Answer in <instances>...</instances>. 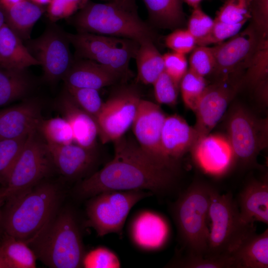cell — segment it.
<instances>
[{
	"label": "cell",
	"mask_w": 268,
	"mask_h": 268,
	"mask_svg": "<svg viewBox=\"0 0 268 268\" xmlns=\"http://www.w3.org/2000/svg\"><path fill=\"white\" fill-rule=\"evenodd\" d=\"M113 158L101 169L86 177L77 185L80 199L106 191L144 190L164 195L174 191L177 164L159 159L144 151L124 135L114 141Z\"/></svg>",
	"instance_id": "cell-1"
},
{
	"label": "cell",
	"mask_w": 268,
	"mask_h": 268,
	"mask_svg": "<svg viewBox=\"0 0 268 268\" xmlns=\"http://www.w3.org/2000/svg\"><path fill=\"white\" fill-rule=\"evenodd\" d=\"M60 197L55 185L46 183L7 198L0 223L5 234L27 243L57 213Z\"/></svg>",
	"instance_id": "cell-2"
},
{
	"label": "cell",
	"mask_w": 268,
	"mask_h": 268,
	"mask_svg": "<svg viewBox=\"0 0 268 268\" xmlns=\"http://www.w3.org/2000/svg\"><path fill=\"white\" fill-rule=\"evenodd\" d=\"M135 0H110L106 3L88 2L73 18L79 32L123 38L139 44L154 42L155 34L139 17Z\"/></svg>",
	"instance_id": "cell-3"
},
{
	"label": "cell",
	"mask_w": 268,
	"mask_h": 268,
	"mask_svg": "<svg viewBox=\"0 0 268 268\" xmlns=\"http://www.w3.org/2000/svg\"><path fill=\"white\" fill-rule=\"evenodd\" d=\"M27 243L37 259L49 268L82 267L85 253L82 233L76 217L69 210L57 212Z\"/></svg>",
	"instance_id": "cell-4"
},
{
	"label": "cell",
	"mask_w": 268,
	"mask_h": 268,
	"mask_svg": "<svg viewBox=\"0 0 268 268\" xmlns=\"http://www.w3.org/2000/svg\"><path fill=\"white\" fill-rule=\"evenodd\" d=\"M212 187L201 181L194 182L179 196L171 206L179 240L186 254L205 255Z\"/></svg>",
	"instance_id": "cell-5"
},
{
	"label": "cell",
	"mask_w": 268,
	"mask_h": 268,
	"mask_svg": "<svg viewBox=\"0 0 268 268\" xmlns=\"http://www.w3.org/2000/svg\"><path fill=\"white\" fill-rule=\"evenodd\" d=\"M208 216L211 224L205 257L230 255L244 241L256 233L254 224L242 220L232 195L221 194L213 187Z\"/></svg>",
	"instance_id": "cell-6"
},
{
	"label": "cell",
	"mask_w": 268,
	"mask_h": 268,
	"mask_svg": "<svg viewBox=\"0 0 268 268\" xmlns=\"http://www.w3.org/2000/svg\"><path fill=\"white\" fill-rule=\"evenodd\" d=\"M66 35L80 58L98 63L119 78L131 75L129 66L139 46L137 42L87 32L66 33Z\"/></svg>",
	"instance_id": "cell-7"
},
{
	"label": "cell",
	"mask_w": 268,
	"mask_h": 268,
	"mask_svg": "<svg viewBox=\"0 0 268 268\" xmlns=\"http://www.w3.org/2000/svg\"><path fill=\"white\" fill-rule=\"evenodd\" d=\"M227 118L226 135L236 161L244 167H259L257 156L268 146V119L259 118L238 104L231 108Z\"/></svg>",
	"instance_id": "cell-8"
},
{
	"label": "cell",
	"mask_w": 268,
	"mask_h": 268,
	"mask_svg": "<svg viewBox=\"0 0 268 268\" xmlns=\"http://www.w3.org/2000/svg\"><path fill=\"white\" fill-rule=\"evenodd\" d=\"M151 194L139 190L101 192L89 198L86 207V224L100 237L113 233L121 234L131 209Z\"/></svg>",
	"instance_id": "cell-9"
},
{
	"label": "cell",
	"mask_w": 268,
	"mask_h": 268,
	"mask_svg": "<svg viewBox=\"0 0 268 268\" xmlns=\"http://www.w3.org/2000/svg\"><path fill=\"white\" fill-rule=\"evenodd\" d=\"M38 129L27 136L4 188L5 200L36 185L53 165L47 144L38 135Z\"/></svg>",
	"instance_id": "cell-10"
},
{
	"label": "cell",
	"mask_w": 268,
	"mask_h": 268,
	"mask_svg": "<svg viewBox=\"0 0 268 268\" xmlns=\"http://www.w3.org/2000/svg\"><path fill=\"white\" fill-rule=\"evenodd\" d=\"M27 42L25 46L42 66L46 80L54 82L64 77L73 61L66 32L50 25L39 37Z\"/></svg>",
	"instance_id": "cell-11"
},
{
	"label": "cell",
	"mask_w": 268,
	"mask_h": 268,
	"mask_svg": "<svg viewBox=\"0 0 268 268\" xmlns=\"http://www.w3.org/2000/svg\"><path fill=\"white\" fill-rule=\"evenodd\" d=\"M140 100L137 90L125 88L103 102L96 120L102 143L114 141L124 135L132 125Z\"/></svg>",
	"instance_id": "cell-12"
},
{
	"label": "cell",
	"mask_w": 268,
	"mask_h": 268,
	"mask_svg": "<svg viewBox=\"0 0 268 268\" xmlns=\"http://www.w3.org/2000/svg\"><path fill=\"white\" fill-rule=\"evenodd\" d=\"M229 78H220L204 90L195 112L196 122L194 127L199 138L210 134L236 94L239 84H231Z\"/></svg>",
	"instance_id": "cell-13"
},
{
	"label": "cell",
	"mask_w": 268,
	"mask_h": 268,
	"mask_svg": "<svg viewBox=\"0 0 268 268\" xmlns=\"http://www.w3.org/2000/svg\"><path fill=\"white\" fill-rule=\"evenodd\" d=\"M166 117L158 104L141 99L132 125L133 131L144 151L161 160L178 164L167 157L162 149L161 134Z\"/></svg>",
	"instance_id": "cell-14"
},
{
	"label": "cell",
	"mask_w": 268,
	"mask_h": 268,
	"mask_svg": "<svg viewBox=\"0 0 268 268\" xmlns=\"http://www.w3.org/2000/svg\"><path fill=\"white\" fill-rule=\"evenodd\" d=\"M191 151L199 167L210 175H223L236 161L227 135L221 134H209L200 137Z\"/></svg>",
	"instance_id": "cell-15"
},
{
	"label": "cell",
	"mask_w": 268,
	"mask_h": 268,
	"mask_svg": "<svg viewBox=\"0 0 268 268\" xmlns=\"http://www.w3.org/2000/svg\"><path fill=\"white\" fill-rule=\"evenodd\" d=\"M258 42L256 30L250 27L211 47L215 60L213 71L220 75V78L229 77L243 62L245 64Z\"/></svg>",
	"instance_id": "cell-16"
},
{
	"label": "cell",
	"mask_w": 268,
	"mask_h": 268,
	"mask_svg": "<svg viewBox=\"0 0 268 268\" xmlns=\"http://www.w3.org/2000/svg\"><path fill=\"white\" fill-rule=\"evenodd\" d=\"M130 238L138 249L145 252L160 250L170 236V228L166 219L160 214L149 210L136 213L129 227Z\"/></svg>",
	"instance_id": "cell-17"
},
{
	"label": "cell",
	"mask_w": 268,
	"mask_h": 268,
	"mask_svg": "<svg viewBox=\"0 0 268 268\" xmlns=\"http://www.w3.org/2000/svg\"><path fill=\"white\" fill-rule=\"evenodd\" d=\"M40 107L33 100L0 110V140L27 136L38 129Z\"/></svg>",
	"instance_id": "cell-18"
},
{
	"label": "cell",
	"mask_w": 268,
	"mask_h": 268,
	"mask_svg": "<svg viewBox=\"0 0 268 268\" xmlns=\"http://www.w3.org/2000/svg\"><path fill=\"white\" fill-rule=\"evenodd\" d=\"M47 145L53 165L62 174L69 178L85 176L92 169L97 160L94 149H87L72 143Z\"/></svg>",
	"instance_id": "cell-19"
},
{
	"label": "cell",
	"mask_w": 268,
	"mask_h": 268,
	"mask_svg": "<svg viewBox=\"0 0 268 268\" xmlns=\"http://www.w3.org/2000/svg\"><path fill=\"white\" fill-rule=\"evenodd\" d=\"M194 127L177 115L166 116L162 129L161 144L165 155L177 161L191 151L199 139Z\"/></svg>",
	"instance_id": "cell-20"
},
{
	"label": "cell",
	"mask_w": 268,
	"mask_h": 268,
	"mask_svg": "<svg viewBox=\"0 0 268 268\" xmlns=\"http://www.w3.org/2000/svg\"><path fill=\"white\" fill-rule=\"evenodd\" d=\"M59 106L71 126L74 142L84 148L94 149L98 135L95 120L75 103L66 89L60 99Z\"/></svg>",
	"instance_id": "cell-21"
},
{
	"label": "cell",
	"mask_w": 268,
	"mask_h": 268,
	"mask_svg": "<svg viewBox=\"0 0 268 268\" xmlns=\"http://www.w3.org/2000/svg\"><path fill=\"white\" fill-rule=\"evenodd\" d=\"M119 79L105 67L85 59L73 61L63 78L66 86L97 90L113 84Z\"/></svg>",
	"instance_id": "cell-22"
},
{
	"label": "cell",
	"mask_w": 268,
	"mask_h": 268,
	"mask_svg": "<svg viewBox=\"0 0 268 268\" xmlns=\"http://www.w3.org/2000/svg\"><path fill=\"white\" fill-rule=\"evenodd\" d=\"M240 216L247 223H268V178L254 179L246 184L237 202Z\"/></svg>",
	"instance_id": "cell-23"
},
{
	"label": "cell",
	"mask_w": 268,
	"mask_h": 268,
	"mask_svg": "<svg viewBox=\"0 0 268 268\" xmlns=\"http://www.w3.org/2000/svg\"><path fill=\"white\" fill-rule=\"evenodd\" d=\"M40 66L22 40L4 23L0 29V66L15 69H26Z\"/></svg>",
	"instance_id": "cell-24"
},
{
	"label": "cell",
	"mask_w": 268,
	"mask_h": 268,
	"mask_svg": "<svg viewBox=\"0 0 268 268\" xmlns=\"http://www.w3.org/2000/svg\"><path fill=\"white\" fill-rule=\"evenodd\" d=\"M230 256L234 268H268V229L250 236Z\"/></svg>",
	"instance_id": "cell-25"
},
{
	"label": "cell",
	"mask_w": 268,
	"mask_h": 268,
	"mask_svg": "<svg viewBox=\"0 0 268 268\" xmlns=\"http://www.w3.org/2000/svg\"><path fill=\"white\" fill-rule=\"evenodd\" d=\"M44 12L40 5L24 0L5 9V23L22 40H28L34 25Z\"/></svg>",
	"instance_id": "cell-26"
},
{
	"label": "cell",
	"mask_w": 268,
	"mask_h": 268,
	"mask_svg": "<svg viewBox=\"0 0 268 268\" xmlns=\"http://www.w3.org/2000/svg\"><path fill=\"white\" fill-rule=\"evenodd\" d=\"M134 58L137 79L145 84H152L164 70L163 55L152 41L140 43Z\"/></svg>",
	"instance_id": "cell-27"
},
{
	"label": "cell",
	"mask_w": 268,
	"mask_h": 268,
	"mask_svg": "<svg viewBox=\"0 0 268 268\" xmlns=\"http://www.w3.org/2000/svg\"><path fill=\"white\" fill-rule=\"evenodd\" d=\"M31 85L26 69H10L0 66V107L24 96Z\"/></svg>",
	"instance_id": "cell-28"
},
{
	"label": "cell",
	"mask_w": 268,
	"mask_h": 268,
	"mask_svg": "<svg viewBox=\"0 0 268 268\" xmlns=\"http://www.w3.org/2000/svg\"><path fill=\"white\" fill-rule=\"evenodd\" d=\"M150 20L159 26L174 28L184 19L183 0H142Z\"/></svg>",
	"instance_id": "cell-29"
},
{
	"label": "cell",
	"mask_w": 268,
	"mask_h": 268,
	"mask_svg": "<svg viewBox=\"0 0 268 268\" xmlns=\"http://www.w3.org/2000/svg\"><path fill=\"white\" fill-rule=\"evenodd\" d=\"M0 251L7 268H34L36 256L28 244L5 234Z\"/></svg>",
	"instance_id": "cell-30"
},
{
	"label": "cell",
	"mask_w": 268,
	"mask_h": 268,
	"mask_svg": "<svg viewBox=\"0 0 268 268\" xmlns=\"http://www.w3.org/2000/svg\"><path fill=\"white\" fill-rule=\"evenodd\" d=\"M247 71L246 81L255 88L268 81V37H261L250 56L246 61Z\"/></svg>",
	"instance_id": "cell-31"
},
{
	"label": "cell",
	"mask_w": 268,
	"mask_h": 268,
	"mask_svg": "<svg viewBox=\"0 0 268 268\" xmlns=\"http://www.w3.org/2000/svg\"><path fill=\"white\" fill-rule=\"evenodd\" d=\"M38 130L49 144L64 145L74 142L71 126L64 117H57L44 120L42 119Z\"/></svg>",
	"instance_id": "cell-32"
},
{
	"label": "cell",
	"mask_w": 268,
	"mask_h": 268,
	"mask_svg": "<svg viewBox=\"0 0 268 268\" xmlns=\"http://www.w3.org/2000/svg\"><path fill=\"white\" fill-rule=\"evenodd\" d=\"M27 136L0 140V184L2 187H5L7 184Z\"/></svg>",
	"instance_id": "cell-33"
},
{
	"label": "cell",
	"mask_w": 268,
	"mask_h": 268,
	"mask_svg": "<svg viewBox=\"0 0 268 268\" xmlns=\"http://www.w3.org/2000/svg\"><path fill=\"white\" fill-rule=\"evenodd\" d=\"M169 266L183 268H234V264L230 255L209 257L185 254L173 259Z\"/></svg>",
	"instance_id": "cell-34"
},
{
	"label": "cell",
	"mask_w": 268,
	"mask_h": 268,
	"mask_svg": "<svg viewBox=\"0 0 268 268\" xmlns=\"http://www.w3.org/2000/svg\"><path fill=\"white\" fill-rule=\"evenodd\" d=\"M206 86L204 77L188 69L180 83L182 99L187 108L195 112Z\"/></svg>",
	"instance_id": "cell-35"
},
{
	"label": "cell",
	"mask_w": 268,
	"mask_h": 268,
	"mask_svg": "<svg viewBox=\"0 0 268 268\" xmlns=\"http://www.w3.org/2000/svg\"><path fill=\"white\" fill-rule=\"evenodd\" d=\"M66 88L75 103L96 121L103 104L98 90L68 86Z\"/></svg>",
	"instance_id": "cell-36"
},
{
	"label": "cell",
	"mask_w": 268,
	"mask_h": 268,
	"mask_svg": "<svg viewBox=\"0 0 268 268\" xmlns=\"http://www.w3.org/2000/svg\"><path fill=\"white\" fill-rule=\"evenodd\" d=\"M252 0H226L217 13L215 19L230 24L247 22L251 18Z\"/></svg>",
	"instance_id": "cell-37"
},
{
	"label": "cell",
	"mask_w": 268,
	"mask_h": 268,
	"mask_svg": "<svg viewBox=\"0 0 268 268\" xmlns=\"http://www.w3.org/2000/svg\"><path fill=\"white\" fill-rule=\"evenodd\" d=\"M121 266L118 256L104 246H98L85 253L82 267L85 268H118Z\"/></svg>",
	"instance_id": "cell-38"
},
{
	"label": "cell",
	"mask_w": 268,
	"mask_h": 268,
	"mask_svg": "<svg viewBox=\"0 0 268 268\" xmlns=\"http://www.w3.org/2000/svg\"><path fill=\"white\" fill-rule=\"evenodd\" d=\"M189 69L204 77L213 71L215 60L211 47L197 45L189 59Z\"/></svg>",
	"instance_id": "cell-39"
},
{
	"label": "cell",
	"mask_w": 268,
	"mask_h": 268,
	"mask_svg": "<svg viewBox=\"0 0 268 268\" xmlns=\"http://www.w3.org/2000/svg\"><path fill=\"white\" fill-rule=\"evenodd\" d=\"M157 102L161 104L174 105L177 100L180 84L164 70L152 84Z\"/></svg>",
	"instance_id": "cell-40"
},
{
	"label": "cell",
	"mask_w": 268,
	"mask_h": 268,
	"mask_svg": "<svg viewBox=\"0 0 268 268\" xmlns=\"http://www.w3.org/2000/svg\"><path fill=\"white\" fill-rule=\"evenodd\" d=\"M246 23V21H244L230 24L215 19L209 33L197 43V45L207 46L211 44H219L239 33Z\"/></svg>",
	"instance_id": "cell-41"
},
{
	"label": "cell",
	"mask_w": 268,
	"mask_h": 268,
	"mask_svg": "<svg viewBox=\"0 0 268 268\" xmlns=\"http://www.w3.org/2000/svg\"><path fill=\"white\" fill-rule=\"evenodd\" d=\"M88 0H51L49 3L48 14L53 22L67 18L82 9Z\"/></svg>",
	"instance_id": "cell-42"
},
{
	"label": "cell",
	"mask_w": 268,
	"mask_h": 268,
	"mask_svg": "<svg viewBox=\"0 0 268 268\" xmlns=\"http://www.w3.org/2000/svg\"><path fill=\"white\" fill-rule=\"evenodd\" d=\"M214 20L198 6L194 8L188 21L187 29L192 35L197 43L210 31Z\"/></svg>",
	"instance_id": "cell-43"
},
{
	"label": "cell",
	"mask_w": 268,
	"mask_h": 268,
	"mask_svg": "<svg viewBox=\"0 0 268 268\" xmlns=\"http://www.w3.org/2000/svg\"><path fill=\"white\" fill-rule=\"evenodd\" d=\"M165 42L173 52L184 55L191 52L197 46L196 39L187 29L174 30L166 37Z\"/></svg>",
	"instance_id": "cell-44"
},
{
	"label": "cell",
	"mask_w": 268,
	"mask_h": 268,
	"mask_svg": "<svg viewBox=\"0 0 268 268\" xmlns=\"http://www.w3.org/2000/svg\"><path fill=\"white\" fill-rule=\"evenodd\" d=\"M163 59L164 71L180 84L188 70V61L185 55L173 51L164 54Z\"/></svg>",
	"instance_id": "cell-45"
},
{
	"label": "cell",
	"mask_w": 268,
	"mask_h": 268,
	"mask_svg": "<svg viewBox=\"0 0 268 268\" xmlns=\"http://www.w3.org/2000/svg\"><path fill=\"white\" fill-rule=\"evenodd\" d=\"M251 14L261 37H268V0H252Z\"/></svg>",
	"instance_id": "cell-46"
},
{
	"label": "cell",
	"mask_w": 268,
	"mask_h": 268,
	"mask_svg": "<svg viewBox=\"0 0 268 268\" xmlns=\"http://www.w3.org/2000/svg\"><path fill=\"white\" fill-rule=\"evenodd\" d=\"M23 0H0V3L5 9H7L13 5Z\"/></svg>",
	"instance_id": "cell-47"
},
{
	"label": "cell",
	"mask_w": 268,
	"mask_h": 268,
	"mask_svg": "<svg viewBox=\"0 0 268 268\" xmlns=\"http://www.w3.org/2000/svg\"><path fill=\"white\" fill-rule=\"evenodd\" d=\"M5 201V197L4 195L3 187L0 188V226L1 220L2 209L1 207L3 202Z\"/></svg>",
	"instance_id": "cell-48"
},
{
	"label": "cell",
	"mask_w": 268,
	"mask_h": 268,
	"mask_svg": "<svg viewBox=\"0 0 268 268\" xmlns=\"http://www.w3.org/2000/svg\"><path fill=\"white\" fill-rule=\"evenodd\" d=\"M189 5L194 8L199 6L202 0H184Z\"/></svg>",
	"instance_id": "cell-49"
},
{
	"label": "cell",
	"mask_w": 268,
	"mask_h": 268,
	"mask_svg": "<svg viewBox=\"0 0 268 268\" xmlns=\"http://www.w3.org/2000/svg\"><path fill=\"white\" fill-rule=\"evenodd\" d=\"M32 2L39 5L49 4L51 0H31Z\"/></svg>",
	"instance_id": "cell-50"
},
{
	"label": "cell",
	"mask_w": 268,
	"mask_h": 268,
	"mask_svg": "<svg viewBox=\"0 0 268 268\" xmlns=\"http://www.w3.org/2000/svg\"><path fill=\"white\" fill-rule=\"evenodd\" d=\"M0 268H7L6 265L3 260L0 251Z\"/></svg>",
	"instance_id": "cell-51"
}]
</instances>
